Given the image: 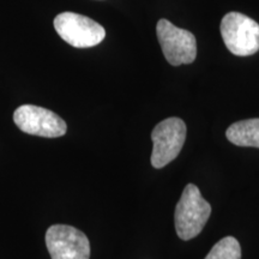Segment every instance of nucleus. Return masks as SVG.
Here are the masks:
<instances>
[{"label":"nucleus","mask_w":259,"mask_h":259,"mask_svg":"<svg viewBox=\"0 0 259 259\" xmlns=\"http://www.w3.org/2000/svg\"><path fill=\"white\" fill-rule=\"evenodd\" d=\"M211 213V205L203 198L198 187L186 185L177 204L174 222L181 240H191L203 231Z\"/></svg>","instance_id":"obj_1"},{"label":"nucleus","mask_w":259,"mask_h":259,"mask_svg":"<svg viewBox=\"0 0 259 259\" xmlns=\"http://www.w3.org/2000/svg\"><path fill=\"white\" fill-rule=\"evenodd\" d=\"M221 35L234 56H253L259 51V24L240 12H229L222 18Z\"/></svg>","instance_id":"obj_2"},{"label":"nucleus","mask_w":259,"mask_h":259,"mask_svg":"<svg viewBox=\"0 0 259 259\" xmlns=\"http://www.w3.org/2000/svg\"><path fill=\"white\" fill-rule=\"evenodd\" d=\"M54 28L65 42L76 48L97 46L106 37V30L101 24L74 12L58 15L54 18Z\"/></svg>","instance_id":"obj_3"},{"label":"nucleus","mask_w":259,"mask_h":259,"mask_svg":"<svg viewBox=\"0 0 259 259\" xmlns=\"http://www.w3.org/2000/svg\"><path fill=\"white\" fill-rule=\"evenodd\" d=\"M153 154L151 164L154 168H163L176 160L186 141V125L180 118H168L158 122L151 134Z\"/></svg>","instance_id":"obj_4"},{"label":"nucleus","mask_w":259,"mask_h":259,"mask_svg":"<svg viewBox=\"0 0 259 259\" xmlns=\"http://www.w3.org/2000/svg\"><path fill=\"white\" fill-rule=\"evenodd\" d=\"M156 32L168 63L173 66L193 63L197 57V41L192 32L176 27L164 18L158 21Z\"/></svg>","instance_id":"obj_5"},{"label":"nucleus","mask_w":259,"mask_h":259,"mask_svg":"<svg viewBox=\"0 0 259 259\" xmlns=\"http://www.w3.org/2000/svg\"><path fill=\"white\" fill-rule=\"evenodd\" d=\"M14 121L21 131L38 137L57 138L67 131L66 122L59 115L34 105L19 106L14 113Z\"/></svg>","instance_id":"obj_6"},{"label":"nucleus","mask_w":259,"mask_h":259,"mask_svg":"<svg viewBox=\"0 0 259 259\" xmlns=\"http://www.w3.org/2000/svg\"><path fill=\"white\" fill-rule=\"evenodd\" d=\"M46 246L52 259L90 258L88 238L72 226H51L46 233Z\"/></svg>","instance_id":"obj_7"},{"label":"nucleus","mask_w":259,"mask_h":259,"mask_svg":"<svg viewBox=\"0 0 259 259\" xmlns=\"http://www.w3.org/2000/svg\"><path fill=\"white\" fill-rule=\"evenodd\" d=\"M226 137L238 147L259 148V119L234 122L227 128Z\"/></svg>","instance_id":"obj_8"},{"label":"nucleus","mask_w":259,"mask_h":259,"mask_svg":"<svg viewBox=\"0 0 259 259\" xmlns=\"http://www.w3.org/2000/svg\"><path fill=\"white\" fill-rule=\"evenodd\" d=\"M204 259H241V247L233 236H226L211 248Z\"/></svg>","instance_id":"obj_9"}]
</instances>
